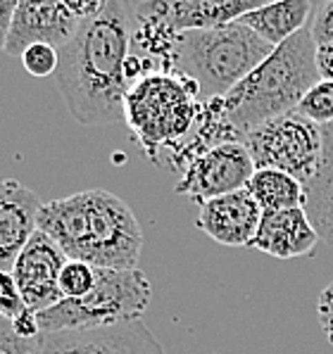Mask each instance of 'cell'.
<instances>
[{"label": "cell", "instance_id": "cell-18", "mask_svg": "<svg viewBox=\"0 0 333 354\" xmlns=\"http://www.w3.org/2000/svg\"><path fill=\"white\" fill-rule=\"evenodd\" d=\"M248 193L255 198L262 212L298 209L307 203V193L300 181L276 169H255L248 181Z\"/></svg>", "mask_w": 333, "mask_h": 354}, {"label": "cell", "instance_id": "cell-15", "mask_svg": "<svg viewBox=\"0 0 333 354\" xmlns=\"http://www.w3.org/2000/svg\"><path fill=\"white\" fill-rule=\"evenodd\" d=\"M262 5L260 0H174L167 3V19L179 34L217 29L233 24Z\"/></svg>", "mask_w": 333, "mask_h": 354}, {"label": "cell", "instance_id": "cell-17", "mask_svg": "<svg viewBox=\"0 0 333 354\" xmlns=\"http://www.w3.org/2000/svg\"><path fill=\"white\" fill-rule=\"evenodd\" d=\"M321 133H324V152L314 178L305 186L307 193L305 212L314 231L319 233V241L333 248V124L321 127Z\"/></svg>", "mask_w": 333, "mask_h": 354}, {"label": "cell", "instance_id": "cell-2", "mask_svg": "<svg viewBox=\"0 0 333 354\" xmlns=\"http://www.w3.org/2000/svg\"><path fill=\"white\" fill-rule=\"evenodd\" d=\"M38 231L48 233L67 259L96 269H138L141 224L134 209L110 190L91 188L51 200L38 212Z\"/></svg>", "mask_w": 333, "mask_h": 354}, {"label": "cell", "instance_id": "cell-22", "mask_svg": "<svg viewBox=\"0 0 333 354\" xmlns=\"http://www.w3.org/2000/svg\"><path fill=\"white\" fill-rule=\"evenodd\" d=\"M26 312V304L19 295V288L12 279V271H0V317L15 321Z\"/></svg>", "mask_w": 333, "mask_h": 354}, {"label": "cell", "instance_id": "cell-16", "mask_svg": "<svg viewBox=\"0 0 333 354\" xmlns=\"http://www.w3.org/2000/svg\"><path fill=\"white\" fill-rule=\"evenodd\" d=\"M312 12L314 8L309 0H281V3H264L262 8L243 15L238 21L253 29L271 48H278L307 26Z\"/></svg>", "mask_w": 333, "mask_h": 354}, {"label": "cell", "instance_id": "cell-10", "mask_svg": "<svg viewBox=\"0 0 333 354\" xmlns=\"http://www.w3.org/2000/svg\"><path fill=\"white\" fill-rule=\"evenodd\" d=\"M38 354H167L157 335L143 321L112 328L41 333Z\"/></svg>", "mask_w": 333, "mask_h": 354}, {"label": "cell", "instance_id": "cell-25", "mask_svg": "<svg viewBox=\"0 0 333 354\" xmlns=\"http://www.w3.org/2000/svg\"><path fill=\"white\" fill-rule=\"evenodd\" d=\"M316 314H319V326L326 340H329V345H333V281L321 290L319 302H316Z\"/></svg>", "mask_w": 333, "mask_h": 354}, {"label": "cell", "instance_id": "cell-26", "mask_svg": "<svg viewBox=\"0 0 333 354\" xmlns=\"http://www.w3.org/2000/svg\"><path fill=\"white\" fill-rule=\"evenodd\" d=\"M64 5H67L69 12H72L79 21L98 17V15L105 10V3H102V0H91V3L89 0H64Z\"/></svg>", "mask_w": 333, "mask_h": 354}, {"label": "cell", "instance_id": "cell-23", "mask_svg": "<svg viewBox=\"0 0 333 354\" xmlns=\"http://www.w3.org/2000/svg\"><path fill=\"white\" fill-rule=\"evenodd\" d=\"M38 337H19L12 328V321L0 317V354H38Z\"/></svg>", "mask_w": 333, "mask_h": 354}, {"label": "cell", "instance_id": "cell-14", "mask_svg": "<svg viewBox=\"0 0 333 354\" xmlns=\"http://www.w3.org/2000/svg\"><path fill=\"white\" fill-rule=\"evenodd\" d=\"M316 243L319 233L314 231L305 207H298V209L264 212L250 248L276 259H293L312 254Z\"/></svg>", "mask_w": 333, "mask_h": 354}, {"label": "cell", "instance_id": "cell-3", "mask_svg": "<svg viewBox=\"0 0 333 354\" xmlns=\"http://www.w3.org/2000/svg\"><path fill=\"white\" fill-rule=\"evenodd\" d=\"M316 81V43L309 26H305L274 48V53L245 76L236 88L217 100L222 117L243 140L250 131L269 119L298 110L300 100Z\"/></svg>", "mask_w": 333, "mask_h": 354}, {"label": "cell", "instance_id": "cell-5", "mask_svg": "<svg viewBox=\"0 0 333 354\" xmlns=\"http://www.w3.org/2000/svg\"><path fill=\"white\" fill-rule=\"evenodd\" d=\"M203 110L195 81L177 72H155L136 81L124 97V124L145 157L160 155L188 138Z\"/></svg>", "mask_w": 333, "mask_h": 354}, {"label": "cell", "instance_id": "cell-28", "mask_svg": "<svg viewBox=\"0 0 333 354\" xmlns=\"http://www.w3.org/2000/svg\"><path fill=\"white\" fill-rule=\"evenodd\" d=\"M316 72L319 79L333 81V43L316 46Z\"/></svg>", "mask_w": 333, "mask_h": 354}, {"label": "cell", "instance_id": "cell-4", "mask_svg": "<svg viewBox=\"0 0 333 354\" xmlns=\"http://www.w3.org/2000/svg\"><path fill=\"white\" fill-rule=\"evenodd\" d=\"M271 53L274 48L241 21L217 29L181 31L174 48L172 72L195 81L200 100L207 102L236 88Z\"/></svg>", "mask_w": 333, "mask_h": 354}, {"label": "cell", "instance_id": "cell-8", "mask_svg": "<svg viewBox=\"0 0 333 354\" xmlns=\"http://www.w3.org/2000/svg\"><path fill=\"white\" fill-rule=\"evenodd\" d=\"M253 157H250L248 148L241 140L224 143L203 152L198 160L190 162L188 169L179 178L174 193L186 195V198H190L193 203L203 207L215 198L248 188V181L253 178Z\"/></svg>", "mask_w": 333, "mask_h": 354}, {"label": "cell", "instance_id": "cell-1", "mask_svg": "<svg viewBox=\"0 0 333 354\" xmlns=\"http://www.w3.org/2000/svg\"><path fill=\"white\" fill-rule=\"evenodd\" d=\"M57 55V88L76 122L84 127L122 124L129 93V3L110 0L98 17L79 21L72 41Z\"/></svg>", "mask_w": 333, "mask_h": 354}, {"label": "cell", "instance_id": "cell-6", "mask_svg": "<svg viewBox=\"0 0 333 354\" xmlns=\"http://www.w3.org/2000/svg\"><path fill=\"white\" fill-rule=\"evenodd\" d=\"M152 286L141 269H96V286L84 297H67L38 314L41 333L112 328L141 321L148 309Z\"/></svg>", "mask_w": 333, "mask_h": 354}, {"label": "cell", "instance_id": "cell-11", "mask_svg": "<svg viewBox=\"0 0 333 354\" xmlns=\"http://www.w3.org/2000/svg\"><path fill=\"white\" fill-rule=\"evenodd\" d=\"M79 29V19L69 12V8L57 0H21L15 10L12 26H10L5 55L21 57L31 46H53L55 50L64 48Z\"/></svg>", "mask_w": 333, "mask_h": 354}, {"label": "cell", "instance_id": "cell-27", "mask_svg": "<svg viewBox=\"0 0 333 354\" xmlns=\"http://www.w3.org/2000/svg\"><path fill=\"white\" fill-rule=\"evenodd\" d=\"M17 5L19 3H15V0H0V53H5V46H8L10 26H12Z\"/></svg>", "mask_w": 333, "mask_h": 354}, {"label": "cell", "instance_id": "cell-20", "mask_svg": "<svg viewBox=\"0 0 333 354\" xmlns=\"http://www.w3.org/2000/svg\"><path fill=\"white\" fill-rule=\"evenodd\" d=\"M93 286H96V266L74 259H69L64 264L62 274H60V290H62L64 299L89 295Z\"/></svg>", "mask_w": 333, "mask_h": 354}, {"label": "cell", "instance_id": "cell-19", "mask_svg": "<svg viewBox=\"0 0 333 354\" xmlns=\"http://www.w3.org/2000/svg\"><path fill=\"white\" fill-rule=\"evenodd\" d=\"M298 112L307 117L309 122L319 124V127L333 124V81H316L307 91V95L300 100Z\"/></svg>", "mask_w": 333, "mask_h": 354}, {"label": "cell", "instance_id": "cell-9", "mask_svg": "<svg viewBox=\"0 0 333 354\" xmlns=\"http://www.w3.org/2000/svg\"><path fill=\"white\" fill-rule=\"evenodd\" d=\"M67 254L48 233L36 231L19 252L12 266V279L19 288L26 309L41 314L62 302L60 274L67 264Z\"/></svg>", "mask_w": 333, "mask_h": 354}, {"label": "cell", "instance_id": "cell-12", "mask_svg": "<svg viewBox=\"0 0 333 354\" xmlns=\"http://www.w3.org/2000/svg\"><path fill=\"white\" fill-rule=\"evenodd\" d=\"M264 212L248 193V188L222 195L200 207L198 228L212 241L226 248H250L258 236Z\"/></svg>", "mask_w": 333, "mask_h": 354}, {"label": "cell", "instance_id": "cell-21", "mask_svg": "<svg viewBox=\"0 0 333 354\" xmlns=\"http://www.w3.org/2000/svg\"><path fill=\"white\" fill-rule=\"evenodd\" d=\"M57 62H60L57 50L53 46H43V43L26 48L24 55H21V64H24V69L31 76H36V79H43V76L55 74L57 72Z\"/></svg>", "mask_w": 333, "mask_h": 354}, {"label": "cell", "instance_id": "cell-13", "mask_svg": "<svg viewBox=\"0 0 333 354\" xmlns=\"http://www.w3.org/2000/svg\"><path fill=\"white\" fill-rule=\"evenodd\" d=\"M43 203L15 178H0V271H12L29 238L38 231Z\"/></svg>", "mask_w": 333, "mask_h": 354}, {"label": "cell", "instance_id": "cell-24", "mask_svg": "<svg viewBox=\"0 0 333 354\" xmlns=\"http://www.w3.org/2000/svg\"><path fill=\"white\" fill-rule=\"evenodd\" d=\"M312 38L316 46H326V43H333V0L319 5L312 17Z\"/></svg>", "mask_w": 333, "mask_h": 354}, {"label": "cell", "instance_id": "cell-7", "mask_svg": "<svg viewBox=\"0 0 333 354\" xmlns=\"http://www.w3.org/2000/svg\"><path fill=\"white\" fill-rule=\"evenodd\" d=\"M243 145L253 157L255 169H276L307 186L319 169L324 133L319 124L293 110L250 131Z\"/></svg>", "mask_w": 333, "mask_h": 354}]
</instances>
